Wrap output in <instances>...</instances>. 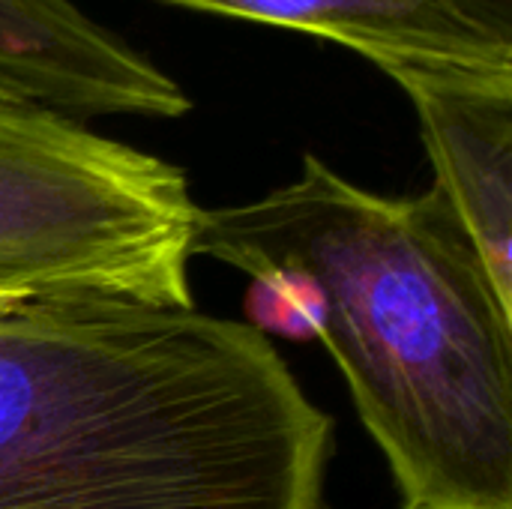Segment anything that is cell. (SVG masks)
Instances as JSON below:
<instances>
[{
  "label": "cell",
  "instance_id": "obj_4",
  "mask_svg": "<svg viewBox=\"0 0 512 509\" xmlns=\"http://www.w3.org/2000/svg\"><path fill=\"white\" fill-rule=\"evenodd\" d=\"M387 75L417 108L432 189L512 306V69L402 66Z\"/></svg>",
  "mask_w": 512,
  "mask_h": 509
},
{
  "label": "cell",
  "instance_id": "obj_1",
  "mask_svg": "<svg viewBox=\"0 0 512 509\" xmlns=\"http://www.w3.org/2000/svg\"><path fill=\"white\" fill-rule=\"evenodd\" d=\"M192 255L252 279L258 333L327 345L402 509H512V306L435 189L378 195L306 153L264 198L198 207Z\"/></svg>",
  "mask_w": 512,
  "mask_h": 509
},
{
  "label": "cell",
  "instance_id": "obj_7",
  "mask_svg": "<svg viewBox=\"0 0 512 509\" xmlns=\"http://www.w3.org/2000/svg\"><path fill=\"white\" fill-rule=\"evenodd\" d=\"M477 27L512 45V0H444Z\"/></svg>",
  "mask_w": 512,
  "mask_h": 509
},
{
  "label": "cell",
  "instance_id": "obj_2",
  "mask_svg": "<svg viewBox=\"0 0 512 509\" xmlns=\"http://www.w3.org/2000/svg\"><path fill=\"white\" fill-rule=\"evenodd\" d=\"M330 453L246 321L0 291V509H324Z\"/></svg>",
  "mask_w": 512,
  "mask_h": 509
},
{
  "label": "cell",
  "instance_id": "obj_3",
  "mask_svg": "<svg viewBox=\"0 0 512 509\" xmlns=\"http://www.w3.org/2000/svg\"><path fill=\"white\" fill-rule=\"evenodd\" d=\"M186 171L0 93V291L189 309Z\"/></svg>",
  "mask_w": 512,
  "mask_h": 509
},
{
  "label": "cell",
  "instance_id": "obj_5",
  "mask_svg": "<svg viewBox=\"0 0 512 509\" xmlns=\"http://www.w3.org/2000/svg\"><path fill=\"white\" fill-rule=\"evenodd\" d=\"M0 93L72 120L183 117L186 90L72 0H0Z\"/></svg>",
  "mask_w": 512,
  "mask_h": 509
},
{
  "label": "cell",
  "instance_id": "obj_6",
  "mask_svg": "<svg viewBox=\"0 0 512 509\" xmlns=\"http://www.w3.org/2000/svg\"><path fill=\"white\" fill-rule=\"evenodd\" d=\"M174 6L294 27L369 57L381 72L402 66L512 69V45L444 0H165Z\"/></svg>",
  "mask_w": 512,
  "mask_h": 509
}]
</instances>
